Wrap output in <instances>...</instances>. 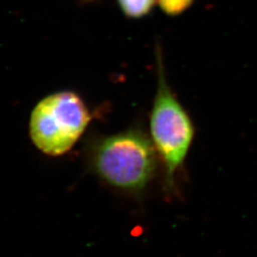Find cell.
Wrapping results in <instances>:
<instances>
[{
	"mask_svg": "<svg viewBox=\"0 0 257 257\" xmlns=\"http://www.w3.org/2000/svg\"><path fill=\"white\" fill-rule=\"evenodd\" d=\"M157 152L153 141L139 130H130L97 140L91 165L105 183L120 191L140 192L154 178Z\"/></svg>",
	"mask_w": 257,
	"mask_h": 257,
	"instance_id": "cell-1",
	"label": "cell"
},
{
	"mask_svg": "<svg viewBox=\"0 0 257 257\" xmlns=\"http://www.w3.org/2000/svg\"><path fill=\"white\" fill-rule=\"evenodd\" d=\"M156 55L158 82L150 127L152 141L165 168L166 185L172 188L175 175L183 165L193 143L194 127L190 115L168 85L159 48Z\"/></svg>",
	"mask_w": 257,
	"mask_h": 257,
	"instance_id": "cell-2",
	"label": "cell"
},
{
	"mask_svg": "<svg viewBox=\"0 0 257 257\" xmlns=\"http://www.w3.org/2000/svg\"><path fill=\"white\" fill-rule=\"evenodd\" d=\"M91 119L90 110L77 93L55 92L39 102L33 110L30 135L42 153L61 156L74 147Z\"/></svg>",
	"mask_w": 257,
	"mask_h": 257,
	"instance_id": "cell-3",
	"label": "cell"
},
{
	"mask_svg": "<svg viewBox=\"0 0 257 257\" xmlns=\"http://www.w3.org/2000/svg\"><path fill=\"white\" fill-rule=\"evenodd\" d=\"M122 14L130 19H140L149 16L157 0H116Z\"/></svg>",
	"mask_w": 257,
	"mask_h": 257,
	"instance_id": "cell-4",
	"label": "cell"
},
{
	"mask_svg": "<svg viewBox=\"0 0 257 257\" xmlns=\"http://www.w3.org/2000/svg\"><path fill=\"white\" fill-rule=\"evenodd\" d=\"M194 1L195 0H157V4L166 16L175 18L190 9Z\"/></svg>",
	"mask_w": 257,
	"mask_h": 257,
	"instance_id": "cell-5",
	"label": "cell"
},
{
	"mask_svg": "<svg viewBox=\"0 0 257 257\" xmlns=\"http://www.w3.org/2000/svg\"><path fill=\"white\" fill-rule=\"evenodd\" d=\"M82 3H92V2H94V1H96V0H80Z\"/></svg>",
	"mask_w": 257,
	"mask_h": 257,
	"instance_id": "cell-6",
	"label": "cell"
}]
</instances>
